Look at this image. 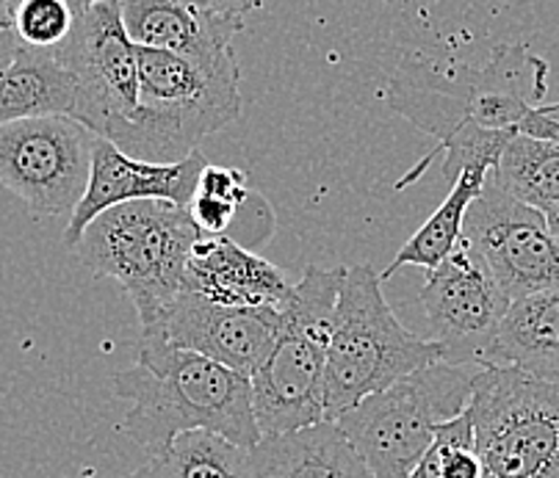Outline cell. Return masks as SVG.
<instances>
[{
	"mask_svg": "<svg viewBox=\"0 0 559 478\" xmlns=\"http://www.w3.org/2000/svg\"><path fill=\"white\" fill-rule=\"evenodd\" d=\"M548 89V64L526 45H496L483 64L402 59L391 75L393 111L438 139L443 178L465 169L493 171L507 144Z\"/></svg>",
	"mask_w": 559,
	"mask_h": 478,
	"instance_id": "obj_1",
	"label": "cell"
},
{
	"mask_svg": "<svg viewBox=\"0 0 559 478\" xmlns=\"http://www.w3.org/2000/svg\"><path fill=\"white\" fill-rule=\"evenodd\" d=\"M114 393L133 404L122 431L150 456L189 431H209L247 451L261 443L250 379L162 337L142 335L136 366L114 377Z\"/></svg>",
	"mask_w": 559,
	"mask_h": 478,
	"instance_id": "obj_2",
	"label": "cell"
},
{
	"mask_svg": "<svg viewBox=\"0 0 559 478\" xmlns=\"http://www.w3.org/2000/svg\"><path fill=\"white\" fill-rule=\"evenodd\" d=\"M344 274V266H308L280 308L277 337L250 377L252 415L261 438L328 423L324 373Z\"/></svg>",
	"mask_w": 559,
	"mask_h": 478,
	"instance_id": "obj_3",
	"label": "cell"
},
{
	"mask_svg": "<svg viewBox=\"0 0 559 478\" xmlns=\"http://www.w3.org/2000/svg\"><path fill=\"white\" fill-rule=\"evenodd\" d=\"M443 362L438 343L413 335L382 296L369 263L349 266L335 304L324 373V415L330 423L411 373Z\"/></svg>",
	"mask_w": 559,
	"mask_h": 478,
	"instance_id": "obj_4",
	"label": "cell"
},
{
	"mask_svg": "<svg viewBox=\"0 0 559 478\" xmlns=\"http://www.w3.org/2000/svg\"><path fill=\"white\" fill-rule=\"evenodd\" d=\"M241 117L238 59L222 67L139 48L136 117L114 147L142 164H180Z\"/></svg>",
	"mask_w": 559,
	"mask_h": 478,
	"instance_id": "obj_5",
	"label": "cell"
},
{
	"mask_svg": "<svg viewBox=\"0 0 559 478\" xmlns=\"http://www.w3.org/2000/svg\"><path fill=\"white\" fill-rule=\"evenodd\" d=\"M200 238L189 207L142 200L100 213L75 249L92 277L122 285L144 332L162 321L183 290L186 266Z\"/></svg>",
	"mask_w": 559,
	"mask_h": 478,
	"instance_id": "obj_6",
	"label": "cell"
},
{
	"mask_svg": "<svg viewBox=\"0 0 559 478\" xmlns=\"http://www.w3.org/2000/svg\"><path fill=\"white\" fill-rule=\"evenodd\" d=\"M471 368L429 366L366 398L335 423L374 478H411L435 431L468 409Z\"/></svg>",
	"mask_w": 559,
	"mask_h": 478,
	"instance_id": "obj_7",
	"label": "cell"
},
{
	"mask_svg": "<svg viewBox=\"0 0 559 478\" xmlns=\"http://www.w3.org/2000/svg\"><path fill=\"white\" fill-rule=\"evenodd\" d=\"M468 413L483 478H559V384L483 366Z\"/></svg>",
	"mask_w": 559,
	"mask_h": 478,
	"instance_id": "obj_8",
	"label": "cell"
},
{
	"mask_svg": "<svg viewBox=\"0 0 559 478\" xmlns=\"http://www.w3.org/2000/svg\"><path fill=\"white\" fill-rule=\"evenodd\" d=\"M75 25L56 50L75 77L72 119L97 139H114L133 122L139 106V48L122 23V3H72Z\"/></svg>",
	"mask_w": 559,
	"mask_h": 478,
	"instance_id": "obj_9",
	"label": "cell"
},
{
	"mask_svg": "<svg viewBox=\"0 0 559 478\" xmlns=\"http://www.w3.org/2000/svg\"><path fill=\"white\" fill-rule=\"evenodd\" d=\"M97 136L72 117L0 128V186L39 216H72L86 194Z\"/></svg>",
	"mask_w": 559,
	"mask_h": 478,
	"instance_id": "obj_10",
	"label": "cell"
},
{
	"mask_svg": "<svg viewBox=\"0 0 559 478\" xmlns=\"http://www.w3.org/2000/svg\"><path fill=\"white\" fill-rule=\"evenodd\" d=\"M421 304L432 332L429 340L438 343L443 362L483 368L512 301L501 294L485 260L463 236L441 266L427 272Z\"/></svg>",
	"mask_w": 559,
	"mask_h": 478,
	"instance_id": "obj_11",
	"label": "cell"
},
{
	"mask_svg": "<svg viewBox=\"0 0 559 478\" xmlns=\"http://www.w3.org/2000/svg\"><path fill=\"white\" fill-rule=\"evenodd\" d=\"M463 236L510 301L559 288V241L546 216L512 200L493 178L468 207Z\"/></svg>",
	"mask_w": 559,
	"mask_h": 478,
	"instance_id": "obj_12",
	"label": "cell"
},
{
	"mask_svg": "<svg viewBox=\"0 0 559 478\" xmlns=\"http://www.w3.org/2000/svg\"><path fill=\"white\" fill-rule=\"evenodd\" d=\"M255 9L250 0H128L122 23L136 48L222 67L236 61L233 39Z\"/></svg>",
	"mask_w": 559,
	"mask_h": 478,
	"instance_id": "obj_13",
	"label": "cell"
},
{
	"mask_svg": "<svg viewBox=\"0 0 559 478\" xmlns=\"http://www.w3.org/2000/svg\"><path fill=\"white\" fill-rule=\"evenodd\" d=\"M280 332V310L222 308L203 296L180 290L162 321L144 337H162L175 349L214 360L250 379Z\"/></svg>",
	"mask_w": 559,
	"mask_h": 478,
	"instance_id": "obj_14",
	"label": "cell"
},
{
	"mask_svg": "<svg viewBox=\"0 0 559 478\" xmlns=\"http://www.w3.org/2000/svg\"><path fill=\"white\" fill-rule=\"evenodd\" d=\"M205 166H209V158L203 155V150H197L194 155H189L180 164L162 166L128 158L111 142L97 139L95 150H92L90 186H86V194L81 196L78 207L72 211L70 222H67L64 243L75 249L86 227L111 207L131 205V202L142 200H162L189 207Z\"/></svg>",
	"mask_w": 559,
	"mask_h": 478,
	"instance_id": "obj_15",
	"label": "cell"
},
{
	"mask_svg": "<svg viewBox=\"0 0 559 478\" xmlns=\"http://www.w3.org/2000/svg\"><path fill=\"white\" fill-rule=\"evenodd\" d=\"M292 288L277 266L230 238H200L183 277V290L222 308L280 310Z\"/></svg>",
	"mask_w": 559,
	"mask_h": 478,
	"instance_id": "obj_16",
	"label": "cell"
},
{
	"mask_svg": "<svg viewBox=\"0 0 559 478\" xmlns=\"http://www.w3.org/2000/svg\"><path fill=\"white\" fill-rule=\"evenodd\" d=\"M252 478H374L338 423L261 438L250 451Z\"/></svg>",
	"mask_w": 559,
	"mask_h": 478,
	"instance_id": "obj_17",
	"label": "cell"
},
{
	"mask_svg": "<svg viewBox=\"0 0 559 478\" xmlns=\"http://www.w3.org/2000/svg\"><path fill=\"white\" fill-rule=\"evenodd\" d=\"M485 366H507L559 384V288L512 301Z\"/></svg>",
	"mask_w": 559,
	"mask_h": 478,
	"instance_id": "obj_18",
	"label": "cell"
},
{
	"mask_svg": "<svg viewBox=\"0 0 559 478\" xmlns=\"http://www.w3.org/2000/svg\"><path fill=\"white\" fill-rule=\"evenodd\" d=\"M75 77L48 50L20 48L17 59L0 75V128L23 119L72 117Z\"/></svg>",
	"mask_w": 559,
	"mask_h": 478,
	"instance_id": "obj_19",
	"label": "cell"
},
{
	"mask_svg": "<svg viewBox=\"0 0 559 478\" xmlns=\"http://www.w3.org/2000/svg\"><path fill=\"white\" fill-rule=\"evenodd\" d=\"M490 175H493V171L488 169L460 171L457 180L452 183L449 196L441 202V207L424 222L421 230L413 232V236L407 238V243H402L396 258L391 260V266L380 274L382 283H385L391 274H396L402 266H418L427 268V272L441 266L443 260L457 249L460 238H463L468 207L474 205L476 196L483 194Z\"/></svg>",
	"mask_w": 559,
	"mask_h": 478,
	"instance_id": "obj_20",
	"label": "cell"
},
{
	"mask_svg": "<svg viewBox=\"0 0 559 478\" xmlns=\"http://www.w3.org/2000/svg\"><path fill=\"white\" fill-rule=\"evenodd\" d=\"M490 178L512 196L548 216L559 207V144L518 133Z\"/></svg>",
	"mask_w": 559,
	"mask_h": 478,
	"instance_id": "obj_21",
	"label": "cell"
},
{
	"mask_svg": "<svg viewBox=\"0 0 559 478\" xmlns=\"http://www.w3.org/2000/svg\"><path fill=\"white\" fill-rule=\"evenodd\" d=\"M150 478H252L250 451L209 431L180 434L144 465Z\"/></svg>",
	"mask_w": 559,
	"mask_h": 478,
	"instance_id": "obj_22",
	"label": "cell"
},
{
	"mask_svg": "<svg viewBox=\"0 0 559 478\" xmlns=\"http://www.w3.org/2000/svg\"><path fill=\"white\" fill-rule=\"evenodd\" d=\"M411 478H483V462L476 454L468 409L435 431L432 445L421 456Z\"/></svg>",
	"mask_w": 559,
	"mask_h": 478,
	"instance_id": "obj_23",
	"label": "cell"
},
{
	"mask_svg": "<svg viewBox=\"0 0 559 478\" xmlns=\"http://www.w3.org/2000/svg\"><path fill=\"white\" fill-rule=\"evenodd\" d=\"M75 25V7L64 0H23L14 9V34L31 50L56 53Z\"/></svg>",
	"mask_w": 559,
	"mask_h": 478,
	"instance_id": "obj_24",
	"label": "cell"
},
{
	"mask_svg": "<svg viewBox=\"0 0 559 478\" xmlns=\"http://www.w3.org/2000/svg\"><path fill=\"white\" fill-rule=\"evenodd\" d=\"M521 133L559 144V122L557 119H548L546 113H540V108L530 111V117H526L524 124H521Z\"/></svg>",
	"mask_w": 559,
	"mask_h": 478,
	"instance_id": "obj_25",
	"label": "cell"
},
{
	"mask_svg": "<svg viewBox=\"0 0 559 478\" xmlns=\"http://www.w3.org/2000/svg\"><path fill=\"white\" fill-rule=\"evenodd\" d=\"M20 48H23V45H20L14 28L12 31H0V75H3V72L12 67V61L17 59Z\"/></svg>",
	"mask_w": 559,
	"mask_h": 478,
	"instance_id": "obj_26",
	"label": "cell"
},
{
	"mask_svg": "<svg viewBox=\"0 0 559 478\" xmlns=\"http://www.w3.org/2000/svg\"><path fill=\"white\" fill-rule=\"evenodd\" d=\"M546 222H548V230H551L554 238H557V241H559V207H554V211L548 213Z\"/></svg>",
	"mask_w": 559,
	"mask_h": 478,
	"instance_id": "obj_27",
	"label": "cell"
},
{
	"mask_svg": "<svg viewBox=\"0 0 559 478\" xmlns=\"http://www.w3.org/2000/svg\"><path fill=\"white\" fill-rule=\"evenodd\" d=\"M540 113H546L548 119H557V122H559V103H551V106H540Z\"/></svg>",
	"mask_w": 559,
	"mask_h": 478,
	"instance_id": "obj_28",
	"label": "cell"
},
{
	"mask_svg": "<svg viewBox=\"0 0 559 478\" xmlns=\"http://www.w3.org/2000/svg\"><path fill=\"white\" fill-rule=\"evenodd\" d=\"M126 478H150V476H147V470H144V467H139L136 473H131V476H126Z\"/></svg>",
	"mask_w": 559,
	"mask_h": 478,
	"instance_id": "obj_29",
	"label": "cell"
}]
</instances>
